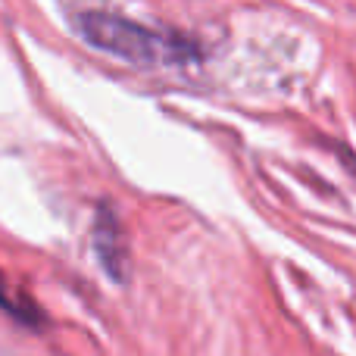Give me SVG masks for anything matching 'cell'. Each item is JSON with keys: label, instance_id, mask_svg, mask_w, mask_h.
<instances>
[{"label": "cell", "instance_id": "1", "mask_svg": "<svg viewBox=\"0 0 356 356\" xmlns=\"http://www.w3.org/2000/svg\"><path fill=\"white\" fill-rule=\"evenodd\" d=\"M75 25L91 47L106 50L110 56H119L135 66H184V63H194L200 54L188 38L175 31L150 29L116 13L88 10L75 19Z\"/></svg>", "mask_w": 356, "mask_h": 356}, {"label": "cell", "instance_id": "2", "mask_svg": "<svg viewBox=\"0 0 356 356\" xmlns=\"http://www.w3.org/2000/svg\"><path fill=\"white\" fill-rule=\"evenodd\" d=\"M116 238H119V228H116V222L110 219V213H106V225L104 222L97 225V253H100L104 269L110 272L116 282H122V266H119V259H122V247H116Z\"/></svg>", "mask_w": 356, "mask_h": 356}]
</instances>
